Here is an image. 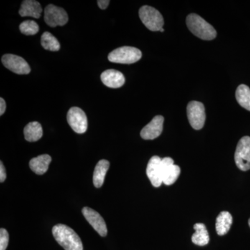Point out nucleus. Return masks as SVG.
Masks as SVG:
<instances>
[{
    "mask_svg": "<svg viewBox=\"0 0 250 250\" xmlns=\"http://www.w3.org/2000/svg\"><path fill=\"white\" fill-rule=\"evenodd\" d=\"M52 234L57 243L65 250H83L80 236L72 229L59 224L52 228Z\"/></svg>",
    "mask_w": 250,
    "mask_h": 250,
    "instance_id": "nucleus-1",
    "label": "nucleus"
},
{
    "mask_svg": "<svg viewBox=\"0 0 250 250\" xmlns=\"http://www.w3.org/2000/svg\"><path fill=\"white\" fill-rule=\"evenodd\" d=\"M187 24L189 30L202 40L211 41L216 37L214 28L198 15L192 14L188 16Z\"/></svg>",
    "mask_w": 250,
    "mask_h": 250,
    "instance_id": "nucleus-2",
    "label": "nucleus"
},
{
    "mask_svg": "<svg viewBox=\"0 0 250 250\" xmlns=\"http://www.w3.org/2000/svg\"><path fill=\"white\" fill-rule=\"evenodd\" d=\"M142 57V52L134 47L124 46L112 51L108 54L109 62L116 63L131 64L139 62Z\"/></svg>",
    "mask_w": 250,
    "mask_h": 250,
    "instance_id": "nucleus-3",
    "label": "nucleus"
},
{
    "mask_svg": "<svg viewBox=\"0 0 250 250\" xmlns=\"http://www.w3.org/2000/svg\"><path fill=\"white\" fill-rule=\"evenodd\" d=\"M139 17L148 29L160 31L164 24V18L159 11L149 6H143L139 10Z\"/></svg>",
    "mask_w": 250,
    "mask_h": 250,
    "instance_id": "nucleus-4",
    "label": "nucleus"
},
{
    "mask_svg": "<svg viewBox=\"0 0 250 250\" xmlns=\"http://www.w3.org/2000/svg\"><path fill=\"white\" fill-rule=\"evenodd\" d=\"M237 167L241 170L247 171L250 169V137L244 136L237 145L234 155Z\"/></svg>",
    "mask_w": 250,
    "mask_h": 250,
    "instance_id": "nucleus-5",
    "label": "nucleus"
},
{
    "mask_svg": "<svg viewBox=\"0 0 250 250\" xmlns=\"http://www.w3.org/2000/svg\"><path fill=\"white\" fill-rule=\"evenodd\" d=\"M187 116L189 123L194 129H202L206 120L205 108L200 102H190L187 106Z\"/></svg>",
    "mask_w": 250,
    "mask_h": 250,
    "instance_id": "nucleus-6",
    "label": "nucleus"
},
{
    "mask_svg": "<svg viewBox=\"0 0 250 250\" xmlns=\"http://www.w3.org/2000/svg\"><path fill=\"white\" fill-rule=\"evenodd\" d=\"M44 20L47 25L51 27L63 26L68 21L66 11L62 8L53 4H49L45 9Z\"/></svg>",
    "mask_w": 250,
    "mask_h": 250,
    "instance_id": "nucleus-7",
    "label": "nucleus"
},
{
    "mask_svg": "<svg viewBox=\"0 0 250 250\" xmlns=\"http://www.w3.org/2000/svg\"><path fill=\"white\" fill-rule=\"evenodd\" d=\"M67 121L70 127L77 134H83L88 129L86 115L80 108H70L67 112Z\"/></svg>",
    "mask_w": 250,
    "mask_h": 250,
    "instance_id": "nucleus-8",
    "label": "nucleus"
},
{
    "mask_svg": "<svg viewBox=\"0 0 250 250\" xmlns=\"http://www.w3.org/2000/svg\"><path fill=\"white\" fill-rule=\"evenodd\" d=\"M1 62L6 68L18 75H27L31 72L29 64L19 56L5 54L1 58Z\"/></svg>",
    "mask_w": 250,
    "mask_h": 250,
    "instance_id": "nucleus-9",
    "label": "nucleus"
},
{
    "mask_svg": "<svg viewBox=\"0 0 250 250\" xmlns=\"http://www.w3.org/2000/svg\"><path fill=\"white\" fill-rule=\"evenodd\" d=\"M162 169L163 183L170 186L178 179L181 169L178 166L174 165L172 158L166 157L161 160Z\"/></svg>",
    "mask_w": 250,
    "mask_h": 250,
    "instance_id": "nucleus-10",
    "label": "nucleus"
},
{
    "mask_svg": "<svg viewBox=\"0 0 250 250\" xmlns=\"http://www.w3.org/2000/svg\"><path fill=\"white\" fill-rule=\"evenodd\" d=\"M82 213L86 219L87 221L100 236L105 237L107 235V228H106V223L100 213L89 207L83 208Z\"/></svg>",
    "mask_w": 250,
    "mask_h": 250,
    "instance_id": "nucleus-11",
    "label": "nucleus"
},
{
    "mask_svg": "<svg viewBox=\"0 0 250 250\" xmlns=\"http://www.w3.org/2000/svg\"><path fill=\"white\" fill-rule=\"evenodd\" d=\"M161 160L159 156H154L148 162L146 173L150 180L153 187H160L163 183L162 169H161Z\"/></svg>",
    "mask_w": 250,
    "mask_h": 250,
    "instance_id": "nucleus-12",
    "label": "nucleus"
},
{
    "mask_svg": "<svg viewBox=\"0 0 250 250\" xmlns=\"http://www.w3.org/2000/svg\"><path fill=\"white\" fill-rule=\"evenodd\" d=\"M164 122V117L161 116L154 117L152 121L141 130V136L142 139L153 140L159 137L162 133Z\"/></svg>",
    "mask_w": 250,
    "mask_h": 250,
    "instance_id": "nucleus-13",
    "label": "nucleus"
},
{
    "mask_svg": "<svg viewBox=\"0 0 250 250\" xmlns=\"http://www.w3.org/2000/svg\"><path fill=\"white\" fill-rule=\"evenodd\" d=\"M104 84L108 88H118L124 85L125 78L123 74L113 69L105 70L101 75Z\"/></svg>",
    "mask_w": 250,
    "mask_h": 250,
    "instance_id": "nucleus-14",
    "label": "nucleus"
},
{
    "mask_svg": "<svg viewBox=\"0 0 250 250\" xmlns=\"http://www.w3.org/2000/svg\"><path fill=\"white\" fill-rule=\"evenodd\" d=\"M42 9L40 3L34 0L23 1L19 10V14L22 17L39 18L42 14Z\"/></svg>",
    "mask_w": 250,
    "mask_h": 250,
    "instance_id": "nucleus-15",
    "label": "nucleus"
},
{
    "mask_svg": "<svg viewBox=\"0 0 250 250\" xmlns=\"http://www.w3.org/2000/svg\"><path fill=\"white\" fill-rule=\"evenodd\" d=\"M52 161V157L48 154H42L33 158L29 162V167L36 174L42 175L48 170L49 164Z\"/></svg>",
    "mask_w": 250,
    "mask_h": 250,
    "instance_id": "nucleus-16",
    "label": "nucleus"
},
{
    "mask_svg": "<svg viewBox=\"0 0 250 250\" xmlns=\"http://www.w3.org/2000/svg\"><path fill=\"white\" fill-rule=\"evenodd\" d=\"M233 218L228 211H222L217 217L215 229L219 236L227 234L231 228Z\"/></svg>",
    "mask_w": 250,
    "mask_h": 250,
    "instance_id": "nucleus-17",
    "label": "nucleus"
},
{
    "mask_svg": "<svg viewBox=\"0 0 250 250\" xmlns=\"http://www.w3.org/2000/svg\"><path fill=\"white\" fill-rule=\"evenodd\" d=\"M110 164L107 160L103 159L99 161L93 172V184L95 188L102 187L104 182L105 176L109 168Z\"/></svg>",
    "mask_w": 250,
    "mask_h": 250,
    "instance_id": "nucleus-18",
    "label": "nucleus"
},
{
    "mask_svg": "<svg viewBox=\"0 0 250 250\" xmlns=\"http://www.w3.org/2000/svg\"><path fill=\"white\" fill-rule=\"evenodd\" d=\"M24 139L29 142H36L42 138L43 131L42 126L38 122H31L24 129Z\"/></svg>",
    "mask_w": 250,
    "mask_h": 250,
    "instance_id": "nucleus-19",
    "label": "nucleus"
},
{
    "mask_svg": "<svg viewBox=\"0 0 250 250\" xmlns=\"http://www.w3.org/2000/svg\"><path fill=\"white\" fill-rule=\"evenodd\" d=\"M195 232L192 236L194 244L199 246H207L209 243L210 238L207 228L203 223H197L194 225Z\"/></svg>",
    "mask_w": 250,
    "mask_h": 250,
    "instance_id": "nucleus-20",
    "label": "nucleus"
},
{
    "mask_svg": "<svg viewBox=\"0 0 250 250\" xmlns=\"http://www.w3.org/2000/svg\"><path fill=\"white\" fill-rule=\"evenodd\" d=\"M236 98L242 107L250 111V88L248 85L241 84L237 88Z\"/></svg>",
    "mask_w": 250,
    "mask_h": 250,
    "instance_id": "nucleus-21",
    "label": "nucleus"
},
{
    "mask_svg": "<svg viewBox=\"0 0 250 250\" xmlns=\"http://www.w3.org/2000/svg\"><path fill=\"white\" fill-rule=\"evenodd\" d=\"M41 45L46 50L57 52L60 49V43L59 41L49 32H44L41 36Z\"/></svg>",
    "mask_w": 250,
    "mask_h": 250,
    "instance_id": "nucleus-22",
    "label": "nucleus"
},
{
    "mask_svg": "<svg viewBox=\"0 0 250 250\" xmlns=\"http://www.w3.org/2000/svg\"><path fill=\"white\" fill-rule=\"evenodd\" d=\"M20 31L27 36L35 35L39 31V24L34 21H26L21 23Z\"/></svg>",
    "mask_w": 250,
    "mask_h": 250,
    "instance_id": "nucleus-23",
    "label": "nucleus"
},
{
    "mask_svg": "<svg viewBox=\"0 0 250 250\" xmlns=\"http://www.w3.org/2000/svg\"><path fill=\"white\" fill-rule=\"evenodd\" d=\"M9 235L4 228L0 229V250H6L9 245Z\"/></svg>",
    "mask_w": 250,
    "mask_h": 250,
    "instance_id": "nucleus-24",
    "label": "nucleus"
},
{
    "mask_svg": "<svg viewBox=\"0 0 250 250\" xmlns=\"http://www.w3.org/2000/svg\"><path fill=\"white\" fill-rule=\"evenodd\" d=\"M6 179V169H5L4 166L3 165V163L0 162V182L3 183Z\"/></svg>",
    "mask_w": 250,
    "mask_h": 250,
    "instance_id": "nucleus-25",
    "label": "nucleus"
},
{
    "mask_svg": "<svg viewBox=\"0 0 250 250\" xmlns=\"http://www.w3.org/2000/svg\"><path fill=\"white\" fill-rule=\"evenodd\" d=\"M109 0H98V1L99 7L103 10L106 9L108 7V5H109Z\"/></svg>",
    "mask_w": 250,
    "mask_h": 250,
    "instance_id": "nucleus-26",
    "label": "nucleus"
},
{
    "mask_svg": "<svg viewBox=\"0 0 250 250\" xmlns=\"http://www.w3.org/2000/svg\"><path fill=\"white\" fill-rule=\"evenodd\" d=\"M6 103L2 98H0V116H2L6 111Z\"/></svg>",
    "mask_w": 250,
    "mask_h": 250,
    "instance_id": "nucleus-27",
    "label": "nucleus"
},
{
    "mask_svg": "<svg viewBox=\"0 0 250 250\" xmlns=\"http://www.w3.org/2000/svg\"><path fill=\"white\" fill-rule=\"evenodd\" d=\"M160 31H161V32H164V29H161Z\"/></svg>",
    "mask_w": 250,
    "mask_h": 250,
    "instance_id": "nucleus-28",
    "label": "nucleus"
},
{
    "mask_svg": "<svg viewBox=\"0 0 250 250\" xmlns=\"http://www.w3.org/2000/svg\"><path fill=\"white\" fill-rule=\"evenodd\" d=\"M248 223H249L250 228V218L249 219V221H248Z\"/></svg>",
    "mask_w": 250,
    "mask_h": 250,
    "instance_id": "nucleus-29",
    "label": "nucleus"
}]
</instances>
